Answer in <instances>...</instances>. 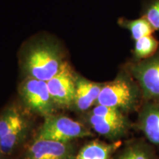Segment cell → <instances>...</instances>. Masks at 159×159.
Segmentation results:
<instances>
[{
	"label": "cell",
	"mask_w": 159,
	"mask_h": 159,
	"mask_svg": "<svg viewBox=\"0 0 159 159\" xmlns=\"http://www.w3.org/2000/svg\"><path fill=\"white\" fill-rule=\"evenodd\" d=\"M20 61L25 77L46 82L58 72L64 63L58 46L47 40H38L30 43L25 49Z\"/></svg>",
	"instance_id": "6da1fadb"
},
{
	"label": "cell",
	"mask_w": 159,
	"mask_h": 159,
	"mask_svg": "<svg viewBox=\"0 0 159 159\" xmlns=\"http://www.w3.org/2000/svg\"><path fill=\"white\" fill-rule=\"evenodd\" d=\"M143 102L140 86L124 66L113 80L103 83L96 105L116 108L128 115L138 112Z\"/></svg>",
	"instance_id": "7a4b0ae2"
},
{
	"label": "cell",
	"mask_w": 159,
	"mask_h": 159,
	"mask_svg": "<svg viewBox=\"0 0 159 159\" xmlns=\"http://www.w3.org/2000/svg\"><path fill=\"white\" fill-rule=\"evenodd\" d=\"M30 114L17 103L7 105L0 112V149L5 159L25 144L33 126Z\"/></svg>",
	"instance_id": "3957f363"
},
{
	"label": "cell",
	"mask_w": 159,
	"mask_h": 159,
	"mask_svg": "<svg viewBox=\"0 0 159 159\" xmlns=\"http://www.w3.org/2000/svg\"><path fill=\"white\" fill-rule=\"evenodd\" d=\"M86 125L111 142L128 136L133 127L128 115L114 108L94 105L85 116Z\"/></svg>",
	"instance_id": "277c9868"
},
{
	"label": "cell",
	"mask_w": 159,
	"mask_h": 159,
	"mask_svg": "<svg viewBox=\"0 0 159 159\" xmlns=\"http://www.w3.org/2000/svg\"><path fill=\"white\" fill-rule=\"evenodd\" d=\"M43 119L35 138L70 142L77 139L94 136V133L86 125L64 115L56 113L45 116Z\"/></svg>",
	"instance_id": "5b68a950"
},
{
	"label": "cell",
	"mask_w": 159,
	"mask_h": 159,
	"mask_svg": "<svg viewBox=\"0 0 159 159\" xmlns=\"http://www.w3.org/2000/svg\"><path fill=\"white\" fill-rule=\"evenodd\" d=\"M19 94L22 105L31 114L44 118L57 113L58 108L49 94L46 81L25 77L19 85Z\"/></svg>",
	"instance_id": "8992f818"
},
{
	"label": "cell",
	"mask_w": 159,
	"mask_h": 159,
	"mask_svg": "<svg viewBox=\"0 0 159 159\" xmlns=\"http://www.w3.org/2000/svg\"><path fill=\"white\" fill-rule=\"evenodd\" d=\"M125 67L140 86L144 101H159V49L149 58L131 60Z\"/></svg>",
	"instance_id": "52a82bcc"
},
{
	"label": "cell",
	"mask_w": 159,
	"mask_h": 159,
	"mask_svg": "<svg viewBox=\"0 0 159 159\" xmlns=\"http://www.w3.org/2000/svg\"><path fill=\"white\" fill-rule=\"evenodd\" d=\"M75 75L71 66L64 61L58 72L47 82L49 94L58 109L72 108L76 89Z\"/></svg>",
	"instance_id": "ba28073f"
},
{
	"label": "cell",
	"mask_w": 159,
	"mask_h": 159,
	"mask_svg": "<svg viewBox=\"0 0 159 159\" xmlns=\"http://www.w3.org/2000/svg\"><path fill=\"white\" fill-rule=\"evenodd\" d=\"M72 142H62L35 138L24 151L21 159H76Z\"/></svg>",
	"instance_id": "9c48e42d"
},
{
	"label": "cell",
	"mask_w": 159,
	"mask_h": 159,
	"mask_svg": "<svg viewBox=\"0 0 159 159\" xmlns=\"http://www.w3.org/2000/svg\"><path fill=\"white\" fill-rule=\"evenodd\" d=\"M136 125L149 142L159 146V101H144Z\"/></svg>",
	"instance_id": "30bf717a"
},
{
	"label": "cell",
	"mask_w": 159,
	"mask_h": 159,
	"mask_svg": "<svg viewBox=\"0 0 159 159\" xmlns=\"http://www.w3.org/2000/svg\"><path fill=\"white\" fill-rule=\"evenodd\" d=\"M103 83L91 81L75 75V96L72 108L79 112H85L97 104Z\"/></svg>",
	"instance_id": "8fae6325"
},
{
	"label": "cell",
	"mask_w": 159,
	"mask_h": 159,
	"mask_svg": "<svg viewBox=\"0 0 159 159\" xmlns=\"http://www.w3.org/2000/svg\"><path fill=\"white\" fill-rule=\"evenodd\" d=\"M151 144L142 139L130 141L116 151L112 159H159Z\"/></svg>",
	"instance_id": "7c38bea8"
},
{
	"label": "cell",
	"mask_w": 159,
	"mask_h": 159,
	"mask_svg": "<svg viewBox=\"0 0 159 159\" xmlns=\"http://www.w3.org/2000/svg\"><path fill=\"white\" fill-rule=\"evenodd\" d=\"M121 148V142L107 143L93 140L85 144L77 152L76 159H112Z\"/></svg>",
	"instance_id": "4fadbf2b"
},
{
	"label": "cell",
	"mask_w": 159,
	"mask_h": 159,
	"mask_svg": "<svg viewBox=\"0 0 159 159\" xmlns=\"http://www.w3.org/2000/svg\"><path fill=\"white\" fill-rule=\"evenodd\" d=\"M118 24L123 28L130 32L131 37L134 41L143 37L152 35L155 32V30L148 20L143 16L133 20L121 18L119 19Z\"/></svg>",
	"instance_id": "5bb4252c"
},
{
	"label": "cell",
	"mask_w": 159,
	"mask_h": 159,
	"mask_svg": "<svg viewBox=\"0 0 159 159\" xmlns=\"http://www.w3.org/2000/svg\"><path fill=\"white\" fill-rule=\"evenodd\" d=\"M159 49V41L152 35L143 37L135 41L133 58L135 61H142L154 55Z\"/></svg>",
	"instance_id": "9a60e30c"
},
{
	"label": "cell",
	"mask_w": 159,
	"mask_h": 159,
	"mask_svg": "<svg viewBox=\"0 0 159 159\" xmlns=\"http://www.w3.org/2000/svg\"><path fill=\"white\" fill-rule=\"evenodd\" d=\"M142 16L148 20L155 31L159 32V0H146Z\"/></svg>",
	"instance_id": "2e32d148"
},
{
	"label": "cell",
	"mask_w": 159,
	"mask_h": 159,
	"mask_svg": "<svg viewBox=\"0 0 159 159\" xmlns=\"http://www.w3.org/2000/svg\"><path fill=\"white\" fill-rule=\"evenodd\" d=\"M0 159H5V158H4L2 153L1 149H0Z\"/></svg>",
	"instance_id": "e0dca14e"
}]
</instances>
